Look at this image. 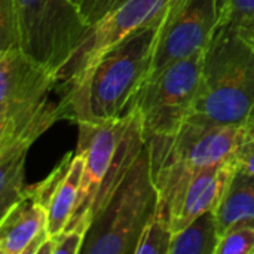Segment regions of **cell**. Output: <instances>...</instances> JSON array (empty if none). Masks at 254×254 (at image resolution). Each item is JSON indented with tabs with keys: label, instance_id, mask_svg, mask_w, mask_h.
I'll return each mask as SVG.
<instances>
[{
	"label": "cell",
	"instance_id": "1",
	"mask_svg": "<svg viewBox=\"0 0 254 254\" xmlns=\"http://www.w3.org/2000/svg\"><path fill=\"white\" fill-rule=\"evenodd\" d=\"M176 4L159 19L110 49L76 86L58 97L63 119L74 124H101L119 121L134 112L135 100L152 73L159 39Z\"/></svg>",
	"mask_w": 254,
	"mask_h": 254
},
{
	"label": "cell",
	"instance_id": "2",
	"mask_svg": "<svg viewBox=\"0 0 254 254\" xmlns=\"http://www.w3.org/2000/svg\"><path fill=\"white\" fill-rule=\"evenodd\" d=\"M254 110V42L220 24L205 46L188 121L244 128Z\"/></svg>",
	"mask_w": 254,
	"mask_h": 254
},
{
	"label": "cell",
	"instance_id": "3",
	"mask_svg": "<svg viewBox=\"0 0 254 254\" xmlns=\"http://www.w3.org/2000/svg\"><path fill=\"white\" fill-rule=\"evenodd\" d=\"M76 152L85 158L80 199L68 228L86 225L106 207L146 144L138 112L110 122H80ZM67 228V229H68Z\"/></svg>",
	"mask_w": 254,
	"mask_h": 254
},
{
	"label": "cell",
	"instance_id": "4",
	"mask_svg": "<svg viewBox=\"0 0 254 254\" xmlns=\"http://www.w3.org/2000/svg\"><path fill=\"white\" fill-rule=\"evenodd\" d=\"M55 71L16 49L0 51V150L30 147L63 119Z\"/></svg>",
	"mask_w": 254,
	"mask_h": 254
},
{
	"label": "cell",
	"instance_id": "5",
	"mask_svg": "<svg viewBox=\"0 0 254 254\" xmlns=\"http://www.w3.org/2000/svg\"><path fill=\"white\" fill-rule=\"evenodd\" d=\"M86 28L73 0H0V51H21L55 74Z\"/></svg>",
	"mask_w": 254,
	"mask_h": 254
},
{
	"label": "cell",
	"instance_id": "6",
	"mask_svg": "<svg viewBox=\"0 0 254 254\" xmlns=\"http://www.w3.org/2000/svg\"><path fill=\"white\" fill-rule=\"evenodd\" d=\"M244 140V129L188 121L177 131L146 138L159 196L176 211L190 182L229 158Z\"/></svg>",
	"mask_w": 254,
	"mask_h": 254
},
{
	"label": "cell",
	"instance_id": "7",
	"mask_svg": "<svg viewBox=\"0 0 254 254\" xmlns=\"http://www.w3.org/2000/svg\"><path fill=\"white\" fill-rule=\"evenodd\" d=\"M159 201L146 141L119 188L94 219L82 254H135Z\"/></svg>",
	"mask_w": 254,
	"mask_h": 254
},
{
	"label": "cell",
	"instance_id": "8",
	"mask_svg": "<svg viewBox=\"0 0 254 254\" xmlns=\"http://www.w3.org/2000/svg\"><path fill=\"white\" fill-rule=\"evenodd\" d=\"M177 0H125L92 22L57 73L58 97L76 86L115 46L165 15Z\"/></svg>",
	"mask_w": 254,
	"mask_h": 254
},
{
	"label": "cell",
	"instance_id": "9",
	"mask_svg": "<svg viewBox=\"0 0 254 254\" xmlns=\"http://www.w3.org/2000/svg\"><path fill=\"white\" fill-rule=\"evenodd\" d=\"M204 51L168 64L143 85L134 110L141 118L146 138L171 134L188 122L199 88Z\"/></svg>",
	"mask_w": 254,
	"mask_h": 254
},
{
	"label": "cell",
	"instance_id": "10",
	"mask_svg": "<svg viewBox=\"0 0 254 254\" xmlns=\"http://www.w3.org/2000/svg\"><path fill=\"white\" fill-rule=\"evenodd\" d=\"M220 15L222 0H179L159 39L150 76L205 49L220 25Z\"/></svg>",
	"mask_w": 254,
	"mask_h": 254
},
{
	"label": "cell",
	"instance_id": "11",
	"mask_svg": "<svg viewBox=\"0 0 254 254\" xmlns=\"http://www.w3.org/2000/svg\"><path fill=\"white\" fill-rule=\"evenodd\" d=\"M83 171V155L70 152L43 182L33 186L36 195L48 210V229L51 237L68 228L80 199Z\"/></svg>",
	"mask_w": 254,
	"mask_h": 254
},
{
	"label": "cell",
	"instance_id": "12",
	"mask_svg": "<svg viewBox=\"0 0 254 254\" xmlns=\"http://www.w3.org/2000/svg\"><path fill=\"white\" fill-rule=\"evenodd\" d=\"M49 237L48 210L30 186L25 198L0 217V253L37 254Z\"/></svg>",
	"mask_w": 254,
	"mask_h": 254
},
{
	"label": "cell",
	"instance_id": "13",
	"mask_svg": "<svg viewBox=\"0 0 254 254\" xmlns=\"http://www.w3.org/2000/svg\"><path fill=\"white\" fill-rule=\"evenodd\" d=\"M238 165L234 155L199 173L182 195L173 213V231L179 232L196 217L214 211L223 199Z\"/></svg>",
	"mask_w": 254,
	"mask_h": 254
},
{
	"label": "cell",
	"instance_id": "14",
	"mask_svg": "<svg viewBox=\"0 0 254 254\" xmlns=\"http://www.w3.org/2000/svg\"><path fill=\"white\" fill-rule=\"evenodd\" d=\"M216 223L220 237L234 225L254 222V177L237 170L228 190L214 210Z\"/></svg>",
	"mask_w": 254,
	"mask_h": 254
},
{
	"label": "cell",
	"instance_id": "15",
	"mask_svg": "<svg viewBox=\"0 0 254 254\" xmlns=\"http://www.w3.org/2000/svg\"><path fill=\"white\" fill-rule=\"evenodd\" d=\"M30 147L13 146L0 150V217L30 190L25 185V158Z\"/></svg>",
	"mask_w": 254,
	"mask_h": 254
},
{
	"label": "cell",
	"instance_id": "16",
	"mask_svg": "<svg viewBox=\"0 0 254 254\" xmlns=\"http://www.w3.org/2000/svg\"><path fill=\"white\" fill-rule=\"evenodd\" d=\"M220 232L214 211H208L174 232L170 254H216Z\"/></svg>",
	"mask_w": 254,
	"mask_h": 254
},
{
	"label": "cell",
	"instance_id": "17",
	"mask_svg": "<svg viewBox=\"0 0 254 254\" xmlns=\"http://www.w3.org/2000/svg\"><path fill=\"white\" fill-rule=\"evenodd\" d=\"M173 213L162 199L143 231L135 254H170L173 241Z\"/></svg>",
	"mask_w": 254,
	"mask_h": 254
},
{
	"label": "cell",
	"instance_id": "18",
	"mask_svg": "<svg viewBox=\"0 0 254 254\" xmlns=\"http://www.w3.org/2000/svg\"><path fill=\"white\" fill-rule=\"evenodd\" d=\"M220 24L254 42V0H222Z\"/></svg>",
	"mask_w": 254,
	"mask_h": 254
},
{
	"label": "cell",
	"instance_id": "19",
	"mask_svg": "<svg viewBox=\"0 0 254 254\" xmlns=\"http://www.w3.org/2000/svg\"><path fill=\"white\" fill-rule=\"evenodd\" d=\"M216 254H254V222H241L228 229L220 237Z\"/></svg>",
	"mask_w": 254,
	"mask_h": 254
},
{
	"label": "cell",
	"instance_id": "20",
	"mask_svg": "<svg viewBox=\"0 0 254 254\" xmlns=\"http://www.w3.org/2000/svg\"><path fill=\"white\" fill-rule=\"evenodd\" d=\"M88 232H89V226L76 225L52 237L54 254H82Z\"/></svg>",
	"mask_w": 254,
	"mask_h": 254
},
{
	"label": "cell",
	"instance_id": "21",
	"mask_svg": "<svg viewBox=\"0 0 254 254\" xmlns=\"http://www.w3.org/2000/svg\"><path fill=\"white\" fill-rule=\"evenodd\" d=\"M238 170L254 177V135L246 137L232 153Z\"/></svg>",
	"mask_w": 254,
	"mask_h": 254
},
{
	"label": "cell",
	"instance_id": "22",
	"mask_svg": "<svg viewBox=\"0 0 254 254\" xmlns=\"http://www.w3.org/2000/svg\"><path fill=\"white\" fill-rule=\"evenodd\" d=\"M244 129V138L246 137H253L254 135V110L249 119V122L246 124V127L243 128Z\"/></svg>",
	"mask_w": 254,
	"mask_h": 254
}]
</instances>
